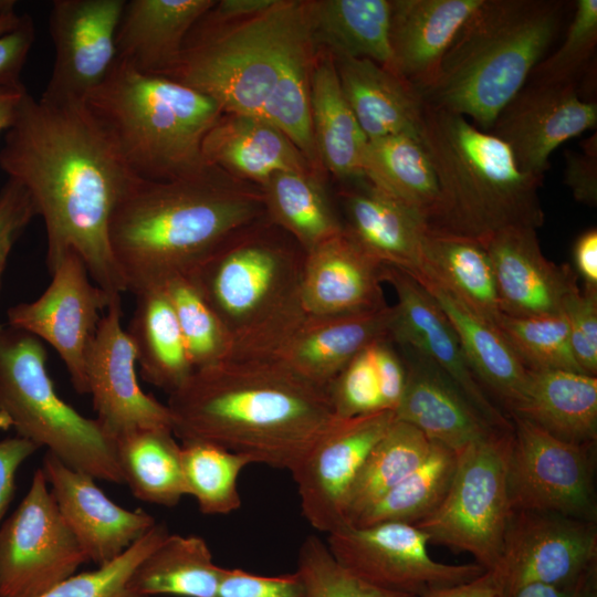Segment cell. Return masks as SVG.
Returning <instances> with one entry per match:
<instances>
[{"label": "cell", "instance_id": "1", "mask_svg": "<svg viewBox=\"0 0 597 597\" xmlns=\"http://www.w3.org/2000/svg\"><path fill=\"white\" fill-rule=\"evenodd\" d=\"M0 167L31 196L46 232L49 272L67 251L111 295L127 291L113 258V212L137 178L83 101L22 96L4 133Z\"/></svg>", "mask_w": 597, "mask_h": 597}, {"label": "cell", "instance_id": "2", "mask_svg": "<svg viewBox=\"0 0 597 597\" xmlns=\"http://www.w3.org/2000/svg\"><path fill=\"white\" fill-rule=\"evenodd\" d=\"M172 432L292 472L339 420L327 388L274 356L235 358L196 369L169 394Z\"/></svg>", "mask_w": 597, "mask_h": 597}, {"label": "cell", "instance_id": "3", "mask_svg": "<svg viewBox=\"0 0 597 597\" xmlns=\"http://www.w3.org/2000/svg\"><path fill=\"white\" fill-rule=\"evenodd\" d=\"M265 214L260 187L207 165L168 180L136 178L113 212L108 242L135 294L188 275L226 239Z\"/></svg>", "mask_w": 597, "mask_h": 597}, {"label": "cell", "instance_id": "4", "mask_svg": "<svg viewBox=\"0 0 597 597\" xmlns=\"http://www.w3.org/2000/svg\"><path fill=\"white\" fill-rule=\"evenodd\" d=\"M305 254L265 214L226 239L187 275L224 327L228 357L273 356L303 320Z\"/></svg>", "mask_w": 597, "mask_h": 597}, {"label": "cell", "instance_id": "5", "mask_svg": "<svg viewBox=\"0 0 597 597\" xmlns=\"http://www.w3.org/2000/svg\"><path fill=\"white\" fill-rule=\"evenodd\" d=\"M566 6L557 0H483L452 41L436 81L421 93L423 101L490 132L546 56Z\"/></svg>", "mask_w": 597, "mask_h": 597}, {"label": "cell", "instance_id": "6", "mask_svg": "<svg viewBox=\"0 0 597 597\" xmlns=\"http://www.w3.org/2000/svg\"><path fill=\"white\" fill-rule=\"evenodd\" d=\"M418 133L440 189L429 229L485 243L507 227L543 224V178L522 171L499 137L426 102Z\"/></svg>", "mask_w": 597, "mask_h": 597}, {"label": "cell", "instance_id": "7", "mask_svg": "<svg viewBox=\"0 0 597 597\" xmlns=\"http://www.w3.org/2000/svg\"><path fill=\"white\" fill-rule=\"evenodd\" d=\"M84 104L128 170L143 180H168L206 167L202 144L222 115L209 96L116 59Z\"/></svg>", "mask_w": 597, "mask_h": 597}, {"label": "cell", "instance_id": "8", "mask_svg": "<svg viewBox=\"0 0 597 597\" xmlns=\"http://www.w3.org/2000/svg\"><path fill=\"white\" fill-rule=\"evenodd\" d=\"M310 43L306 1L276 0L256 15L231 22L205 14L166 76L209 96L222 113L261 117L290 59Z\"/></svg>", "mask_w": 597, "mask_h": 597}, {"label": "cell", "instance_id": "9", "mask_svg": "<svg viewBox=\"0 0 597 597\" xmlns=\"http://www.w3.org/2000/svg\"><path fill=\"white\" fill-rule=\"evenodd\" d=\"M46 359L38 337L0 325V429H13L72 469L123 484L115 439L57 395Z\"/></svg>", "mask_w": 597, "mask_h": 597}, {"label": "cell", "instance_id": "10", "mask_svg": "<svg viewBox=\"0 0 597 597\" xmlns=\"http://www.w3.org/2000/svg\"><path fill=\"white\" fill-rule=\"evenodd\" d=\"M513 429L495 430L458 452L450 488L428 517L416 524L429 540L473 556L484 570L500 559L512 514L509 462Z\"/></svg>", "mask_w": 597, "mask_h": 597}, {"label": "cell", "instance_id": "11", "mask_svg": "<svg viewBox=\"0 0 597 597\" xmlns=\"http://www.w3.org/2000/svg\"><path fill=\"white\" fill-rule=\"evenodd\" d=\"M510 418L512 510L546 511L597 522V443L567 442L523 418Z\"/></svg>", "mask_w": 597, "mask_h": 597}, {"label": "cell", "instance_id": "12", "mask_svg": "<svg viewBox=\"0 0 597 597\" xmlns=\"http://www.w3.org/2000/svg\"><path fill=\"white\" fill-rule=\"evenodd\" d=\"M86 562L38 469L25 496L0 525V597H36Z\"/></svg>", "mask_w": 597, "mask_h": 597}, {"label": "cell", "instance_id": "13", "mask_svg": "<svg viewBox=\"0 0 597 597\" xmlns=\"http://www.w3.org/2000/svg\"><path fill=\"white\" fill-rule=\"evenodd\" d=\"M334 557L352 574L376 587L413 597L469 582L485 570L478 564H444L428 552V536L399 522L346 525L327 534Z\"/></svg>", "mask_w": 597, "mask_h": 597}, {"label": "cell", "instance_id": "14", "mask_svg": "<svg viewBox=\"0 0 597 597\" xmlns=\"http://www.w3.org/2000/svg\"><path fill=\"white\" fill-rule=\"evenodd\" d=\"M506 595L531 584L573 586L597 572V522L554 512L512 510L492 570Z\"/></svg>", "mask_w": 597, "mask_h": 597}, {"label": "cell", "instance_id": "15", "mask_svg": "<svg viewBox=\"0 0 597 597\" xmlns=\"http://www.w3.org/2000/svg\"><path fill=\"white\" fill-rule=\"evenodd\" d=\"M52 280L34 301L8 310V325L49 343L78 394H88L86 365L101 318L113 297L98 287L78 254L65 252L49 272Z\"/></svg>", "mask_w": 597, "mask_h": 597}, {"label": "cell", "instance_id": "16", "mask_svg": "<svg viewBox=\"0 0 597 597\" xmlns=\"http://www.w3.org/2000/svg\"><path fill=\"white\" fill-rule=\"evenodd\" d=\"M389 410L341 419L291 472L302 514L317 531L346 526V504L357 474L374 446L395 421Z\"/></svg>", "mask_w": 597, "mask_h": 597}, {"label": "cell", "instance_id": "17", "mask_svg": "<svg viewBox=\"0 0 597 597\" xmlns=\"http://www.w3.org/2000/svg\"><path fill=\"white\" fill-rule=\"evenodd\" d=\"M384 282L397 296L389 338L441 370L494 428L513 429L511 418L488 395L473 373L451 324L430 294L407 272L385 265Z\"/></svg>", "mask_w": 597, "mask_h": 597}, {"label": "cell", "instance_id": "18", "mask_svg": "<svg viewBox=\"0 0 597 597\" xmlns=\"http://www.w3.org/2000/svg\"><path fill=\"white\" fill-rule=\"evenodd\" d=\"M126 0H54L49 30L54 48L43 96L84 98L116 61V32Z\"/></svg>", "mask_w": 597, "mask_h": 597}, {"label": "cell", "instance_id": "19", "mask_svg": "<svg viewBox=\"0 0 597 597\" xmlns=\"http://www.w3.org/2000/svg\"><path fill=\"white\" fill-rule=\"evenodd\" d=\"M122 317V295H117L101 318L87 356V395L96 419L114 439L138 428L172 431L167 405L143 391L137 381V356Z\"/></svg>", "mask_w": 597, "mask_h": 597}, {"label": "cell", "instance_id": "20", "mask_svg": "<svg viewBox=\"0 0 597 597\" xmlns=\"http://www.w3.org/2000/svg\"><path fill=\"white\" fill-rule=\"evenodd\" d=\"M596 125L597 103L583 100L577 84L527 81L489 133L510 147L522 171L543 178L552 153Z\"/></svg>", "mask_w": 597, "mask_h": 597}, {"label": "cell", "instance_id": "21", "mask_svg": "<svg viewBox=\"0 0 597 597\" xmlns=\"http://www.w3.org/2000/svg\"><path fill=\"white\" fill-rule=\"evenodd\" d=\"M57 509L88 561L106 564L157 522L144 510H127L97 486L91 475L46 451L42 468Z\"/></svg>", "mask_w": 597, "mask_h": 597}, {"label": "cell", "instance_id": "22", "mask_svg": "<svg viewBox=\"0 0 597 597\" xmlns=\"http://www.w3.org/2000/svg\"><path fill=\"white\" fill-rule=\"evenodd\" d=\"M495 276L501 312L537 317L563 314V303L576 284L574 271L548 261L536 229L507 227L484 243Z\"/></svg>", "mask_w": 597, "mask_h": 597}, {"label": "cell", "instance_id": "23", "mask_svg": "<svg viewBox=\"0 0 597 597\" xmlns=\"http://www.w3.org/2000/svg\"><path fill=\"white\" fill-rule=\"evenodd\" d=\"M383 269L384 264L343 229L305 254L300 292L304 312L331 316L388 305Z\"/></svg>", "mask_w": 597, "mask_h": 597}, {"label": "cell", "instance_id": "24", "mask_svg": "<svg viewBox=\"0 0 597 597\" xmlns=\"http://www.w3.org/2000/svg\"><path fill=\"white\" fill-rule=\"evenodd\" d=\"M392 308L342 315L305 314L273 356L305 379L328 388L343 368L373 343L389 338Z\"/></svg>", "mask_w": 597, "mask_h": 597}, {"label": "cell", "instance_id": "25", "mask_svg": "<svg viewBox=\"0 0 597 597\" xmlns=\"http://www.w3.org/2000/svg\"><path fill=\"white\" fill-rule=\"evenodd\" d=\"M483 0H391L394 72L420 94L437 78L455 35Z\"/></svg>", "mask_w": 597, "mask_h": 597}, {"label": "cell", "instance_id": "26", "mask_svg": "<svg viewBox=\"0 0 597 597\" xmlns=\"http://www.w3.org/2000/svg\"><path fill=\"white\" fill-rule=\"evenodd\" d=\"M406 386L395 411L397 420L419 429L431 441L455 452L489 437L498 429L470 404L458 387L430 362L400 347Z\"/></svg>", "mask_w": 597, "mask_h": 597}, {"label": "cell", "instance_id": "27", "mask_svg": "<svg viewBox=\"0 0 597 597\" xmlns=\"http://www.w3.org/2000/svg\"><path fill=\"white\" fill-rule=\"evenodd\" d=\"M436 301L460 342L478 380L510 417L522 398L527 368L492 323L425 271L411 275Z\"/></svg>", "mask_w": 597, "mask_h": 597}, {"label": "cell", "instance_id": "28", "mask_svg": "<svg viewBox=\"0 0 597 597\" xmlns=\"http://www.w3.org/2000/svg\"><path fill=\"white\" fill-rule=\"evenodd\" d=\"M213 0H126L116 32V59L134 69L168 75L195 25Z\"/></svg>", "mask_w": 597, "mask_h": 597}, {"label": "cell", "instance_id": "29", "mask_svg": "<svg viewBox=\"0 0 597 597\" xmlns=\"http://www.w3.org/2000/svg\"><path fill=\"white\" fill-rule=\"evenodd\" d=\"M202 157L206 165L260 188L277 172L313 167L271 123L241 114L222 113L203 139Z\"/></svg>", "mask_w": 597, "mask_h": 597}, {"label": "cell", "instance_id": "30", "mask_svg": "<svg viewBox=\"0 0 597 597\" xmlns=\"http://www.w3.org/2000/svg\"><path fill=\"white\" fill-rule=\"evenodd\" d=\"M343 197L347 221L344 230L380 263L415 275L421 266L426 220L369 182Z\"/></svg>", "mask_w": 597, "mask_h": 597}, {"label": "cell", "instance_id": "31", "mask_svg": "<svg viewBox=\"0 0 597 597\" xmlns=\"http://www.w3.org/2000/svg\"><path fill=\"white\" fill-rule=\"evenodd\" d=\"M333 59L343 94L368 140L419 130L425 102L412 85L371 60Z\"/></svg>", "mask_w": 597, "mask_h": 597}, {"label": "cell", "instance_id": "32", "mask_svg": "<svg viewBox=\"0 0 597 597\" xmlns=\"http://www.w3.org/2000/svg\"><path fill=\"white\" fill-rule=\"evenodd\" d=\"M510 416L561 440L597 443V377L572 370H532Z\"/></svg>", "mask_w": 597, "mask_h": 597}, {"label": "cell", "instance_id": "33", "mask_svg": "<svg viewBox=\"0 0 597 597\" xmlns=\"http://www.w3.org/2000/svg\"><path fill=\"white\" fill-rule=\"evenodd\" d=\"M306 12L314 45H326L333 57L368 59L394 72L391 0L306 1Z\"/></svg>", "mask_w": 597, "mask_h": 597}, {"label": "cell", "instance_id": "34", "mask_svg": "<svg viewBox=\"0 0 597 597\" xmlns=\"http://www.w3.org/2000/svg\"><path fill=\"white\" fill-rule=\"evenodd\" d=\"M310 103L320 161L339 179H364L368 139L343 94L331 54L313 64Z\"/></svg>", "mask_w": 597, "mask_h": 597}, {"label": "cell", "instance_id": "35", "mask_svg": "<svg viewBox=\"0 0 597 597\" xmlns=\"http://www.w3.org/2000/svg\"><path fill=\"white\" fill-rule=\"evenodd\" d=\"M135 310L127 328L143 378L171 394L195 371L168 295L163 285L134 294Z\"/></svg>", "mask_w": 597, "mask_h": 597}, {"label": "cell", "instance_id": "36", "mask_svg": "<svg viewBox=\"0 0 597 597\" xmlns=\"http://www.w3.org/2000/svg\"><path fill=\"white\" fill-rule=\"evenodd\" d=\"M420 271L432 275L478 315L496 326L502 312L484 243L427 228L421 244Z\"/></svg>", "mask_w": 597, "mask_h": 597}, {"label": "cell", "instance_id": "37", "mask_svg": "<svg viewBox=\"0 0 597 597\" xmlns=\"http://www.w3.org/2000/svg\"><path fill=\"white\" fill-rule=\"evenodd\" d=\"M364 179L417 211L427 222L434 218L440 189L418 132H404L368 140Z\"/></svg>", "mask_w": 597, "mask_h": 597}, {"label": "cell", "instance_id": "38", "mask_svg": "<svg viewBox=\"0 0 597 597\" xmlns=\"http://www.w3.org/2000/svg\"><path fill=\"white\" fill-rule=\"evenodd\" d=\"M222 570L202 537L168 534L134 568L127 588L140 597H213Z\"/></svg>", "mask_w": 597, "mask_h": 597}, {"label": "cell", "instance_id": "39", "mask_svg": "<svg viewBox=\"0 0 597 597\" xmlns=\"http://www.w3.org/2000/svg\"><path fill=\"white\" fill-rule=\"evenodd\" d=\"M117 463L133 494L145 502L175 506L186 489L180 444L169 429L138 428L115 438Z\"/></svg>", "mask_w": 597, "mask_h": 597}, {"label": "cell", "instance_id": "40", "mask_svg": "<svg viewBox=\"0 0 597 597\" xmlns=\"http://www.w3.org/2000/svg\"><path fill=\"white\" fill-rule=\"evenodd\" d=\"M268 218L307 252L342 232L325 189L312 171H282L261 187Z\"/></svg>", "mask_w": 597, "mask_h": 597}, {"label": "cell", "instance_id": "41", "mask_svg": "<svg viewBox=\"0 0 597 597\" xmlns=\"http://www.w3.org/2000/svg\"><path fill=\"white\" fill-rule=\"evenodd\" d=\"M432 441L416 427L395 419L365 459L348 495L346 525L399 484L427 458Z\"/></svg>", "mask_w": 597, "mask_h": 597}, {"label": "cell", "instance_id": "42", "mask_svg": "<svg viewBox=\"0 0 597 597\" xmlns=\"http://www.w3.org/2000/svg\"><path fill=\"white\" fill-rule=\"evenodd\" d=\"M457 460L458 452L432 441L422 463L350 525L362 527L387 522L416 525L433 513L444 499Z\"/></svg>", "mask_w": 597, "mask_h": 597}, {"label": "cell", "instance_id": "43", "mask_svg": "<svg viewBox=\"0 0 597 597\" xmlns=\"http://www.w3.org/2000/svg\"><path fill=\"white\" fill-rule=\"evenodd\" d=\"M180 455L186 495L201 513L224 515L240 507L238 479L251 464L247 457L201 440H182Z\"/></svg>", "mask_w": 597, "mask_h": 597}, {"label": "cell", "instance_id": "44", "mask_svg": "<svg viewBox=\"0 0 597 597\" xmlns=\"http://www.w3.org/2000/svg\"><path fill=\"white\" fill-rule=\"evenodd\" d=\"M314 46V43L306 44L293 54L277 80L261 116L280 129L312 166L320 163L310 103Z\"/></svg>", "mask_w": 597, "mask_h": 597}, {"label": "cell", "instance_id": "45", "mask_svg": "<svg viewBox=\"0 0 597 597\" xmlns=\"http://www.w3.org/2000/svg\"><path fill=\"white\" fill-rule=\"evenodd\" d=\"M163 286L195 370L226 359L230 353L229 336L191 280L187 275H178L166 281Z\"/></svg>", "mask_w": 597, "mask_h": 597}, {"label": "cell", "instance_id": "46", "mask_svg": "<svg viewBox=\"0 0 597 597\" xmlns=\"http://www.w3.org/2000/svg\"><path fill=\"white\" fill-rule=\"evenodd\" d=\"M496 327L525 368L583 373L574 356L563 314L519 317L502 313Z\"/></svg>", "mask_w": 597, "mask_h": 597}, {"label": "cell", "instance_id": "47", "mask_svg": "<svg viewBox=\"0 0 597 597\" xmlns=\"http://www.w3.org/2000/svg\"><path fill=\"white\" fill-rule=\"evenodd\" d=\"M168 534L165 523H156L115 559L74 574L36 597H140L127 588L130 574Z\"/></svg>", "mask_w": 597, "mask_h": 597}, {"label": "cell", "instance_id": "48", "mask_svg": "<svg viewBox=\"0 0 597 597\" xmlns=\"http://www.w3.org/2000/svg\"><path fill=\"white\" fill-rule=\"evenodd\" d=\"M305 597H413L366 583L346 569L317 536H307L298 549L297 568Z\"/></svg>", "mask_w": 597, "mask_h": 597}, {"label": "cell", "instance_id": "49", "mask_svg": "<svg viewBox=\"0 0 597 597\" xmlns=\"http://www.w3.org/2000/svg\"><path fill=\"white\" fill-rule=\"evenodd\" d=\"M597 45V0H578L564 41L533 70L528 81L577 84Z\"/></svg>", "mask_w": 597, "mask_h": 597}, {"label": "cell", "instance_id": "50", "mask_svg": "<svg viewBox=\"0 0 597 597\" xmlns=\"http://www.w3.org/2000/svg\"><path fill=\"white\" fill-rule=\"evenodd\" d=\"M370 346L357 354L327 388L334 412L341 419L387 410Z\"/></svg>", "mask_w": 597, "mask_h": 597}, {"label": "cell", "instance_id": "51", "mask_svg": "<svg viewBox=\"0 0 597 597\" xmlns=\"http://www.w3.org/2000/svg\"><path fill=\"white\" fill-rule=\"evenodd\" d=\"M569 331L570 345L580 370L597 375V289L577 283L570 289L563 303Z\"/></svg>", "mask_w": 597, "mask_h": 597}, {"label": "cell", "instance_id": "52", "mask_svg": "<svg viewBox=\"0 0 597 597\" xmlns=\"http://www.w3.org/2000/svg\"><path fill=\"white\" fill-rule=\"evenodd\" d=\"M213 597H305V590L296 570L262 576L240 568L223 567Z\"/></svg>", "mask_w": 597, "mask_h": 597}, {"label": "cell", "instance_id": "53", "mask_svg": "<svg viewBox=\"0 0 597 597\" xmlns=\"http://www.w3.org/2000/svg\"><path fill=\"white\" fill-rule=\"evenodd\" d=\"M38 216L27 189L8 179L0 190V290L9 255L25 228Z\"/></svg>", "mask_w": 597, "mask_h": 597}, {"label": "cell", "instance_id": "54", "mask_svg": "<svg viewBox=\"0 0 597 597\" xmlns=\"http://www.w3.org/2000/svg\"><path fill=\"white\" fill-rule=\"evenodd\" d=\"M564 181L574 199L589 207L597 206V138L583 143V151H565Z\"/></svg>", "mask_w": 597, "mask_h": 597}, {"label": "cell", "instance_id": "55", "mask_svg": "<svg viewBox=\"0 0 597 597\" xmlns=\"http://www.w3.org/2000/svg\"><path fill=\"white\" fill-rule=\"evenodd\" d=\"M371 354L378 376L385 408L396 411L406 386V366L390 338L371 344Z\"/></svg>", "mask_w": 597, "mask_h": 597}, {"label": "cell", "instance_id": "56", "mask_svg": "<svg viewBox=\"0 0 597 597\" xmlns=\"http://www.w3.org/2000/svg\"><path fill=\"white\" fill-rule=\"evenodd\" d=\"M35 39L31 17L23 15L12 31L0 35V87L20 83V73Z\"/></svg>", "mask_w": 597, "mask_h": 597}, {"label": "cell", "instance_id": "57", "mask_svg": "<svg viewBox=\"0 0 597 597\" xmlns=\"http://www.w3.org/2000/svg\"><path fill=\"white\" fill-rule=\"evenodd\" d=\"M38 449L17 436L0 440V525L14 495L17 471Z\"/></svg>", "mask_w": 597, "mask_h": 597}, {"label": "cell", "instance_id": "58", "mask_svg": "<svg viewBox=\"0 0 597 597\" xmlns=\"http://www.w3.org/2000/svg\"><path fill=\"white\" fill-rule=\"evenodd\" d=\"M422 597H509L492 570H485L480 576L461 584L441 587L429 591Z\"/></svg>", "mask_w": 597, "mask_h": 597}, {"label": "cell", "instance_id": "59", "mask_svg": "<svg viewBox=\"0 0 597 597\" xmlns=\"http://www.w3.org/2000/svg\"><path fill=\"white\" fill-rule=\"evenodd\" d=\"M575 269L584 286L597 289V230L590 228L579 234L574 243Z\"/></svg>", "mask_w": 597, "mask_h": 597}, {"label": "cell", "instance_id": "60", "mask_svg": "<svg viewBox=\"0 0 597 597\" xmlns=\"http://www.w3.org/2000/svg\"><path fill=\"white\" fill-rule=\"evenodd\" d=\"M276 0H221L206 13L217 22H231L256 15L271 8Z\"/></svg>", "mask_w": 597, "mask_h": 597}, {"label": "cell", "instance_id": "61", "mask_svg": "<svg viewBox=\"0 0 597 597\" xmlns=\"http://www.w3.org/2000/svg\"><path fill=\"white\" fill-rule=\"evenodd\" d=\"M513 597H597V572L567 587L543 584L526 585L519 589Z\"/></svg>", "mask_w": 597, "mask_h": 597}, {"label": "cell", "instance_id": "62", "mask_svg": "<svg viewBox=\"0 0 597 597\" xmlns=\"http://www.w3.org/2000/svg\"><path fill=\"white\" fill-rule=\"evenodd\" d=\"M25 92L27 88L21 82L0 87V135L6 133L12 124L18 105Z\"/></svg>", "mask_w": 597, "mask_h": 597}, {"label": "cell", "instance_id": "63", "mask_svg": "<svg viewBox=\"0 0 597 597\" xmlns=\"http://www.w3.org/2000/svg\"><path fill=\"white\" fill-rule=\"evenodd\" d=\"M22 18L23 15L17 13L13 1L0 0V35L14 30Z\"/></svg>", "mask_w": 597, "mask_h": 597}]
</instances>
